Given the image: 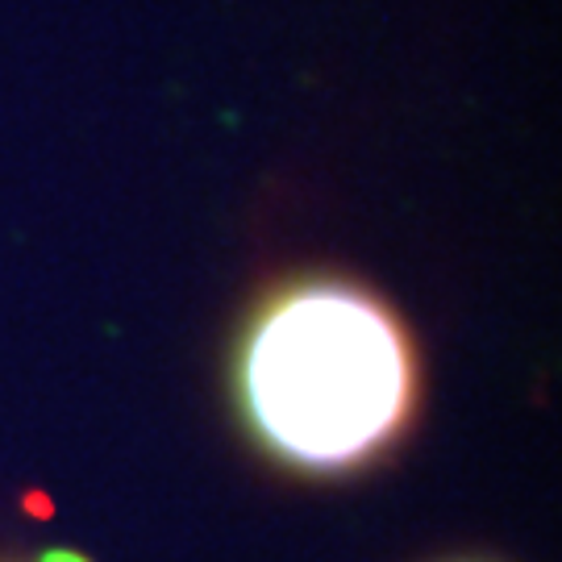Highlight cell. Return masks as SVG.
Instances as JSON below:
<instances>
[{
	"label": "cell",
	"instance_id": "6da1fadb",
	"mask_svg": "<svg viewBox=\"0 0 562 562\" xmlns=\"http://www.w3.org/2000/svg\"><path fill=\"white\" fill-rule=\"evenodd\" d=\"M234 401L246 434L280 467L355 475L417 417V341L371 288L304 276L250 313L234 350Z\"/></svg>",
	"mask_w": 562,
	"mask_h": 562
},
{
	"label": "cell",
	"instance_id": "7a4b0ae2",
	"mask_svg": "<svg viewBox=\"0 0 562 562\" xmlns=\"http://www.w3.org/2000/svg\"><path fill=\"white\" fill-rule=\"evenodd\" d=\"M30 562H88V559H83L80 550H63L59 546V550H42L38 559H30Z\"/></svg>",
	"mask_w": 562,
	"mask_h": 562
}]
</instances>
